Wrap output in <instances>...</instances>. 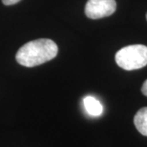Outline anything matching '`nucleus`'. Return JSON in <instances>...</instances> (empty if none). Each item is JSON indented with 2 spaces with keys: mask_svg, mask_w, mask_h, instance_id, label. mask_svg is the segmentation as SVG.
<instances>
[{
  "mask_svg": "<svg viewBox=\"0 0 147 147\" xmlns=\"http://www.w3.org/2000/svg\"><path fill=\"white\" fill-rule=\"evenodd\" d=\"M21 0H2L3 3L4 5L9 6V5H13V4H16L17 3H19Z\"/></svg>",
  "mask_w": 147,
  "mask_h": 147,
  "instance_id": "nucleus-6",
  "label": "nucleus"
},
{
  "mask_svg": "<svg viewBox=\"0 0 147 147\" xmlns=\"http://www.w3.org/2000/svg\"><path fill=\"white\" fill-rule=\"evenodd\" d=\"M115 10V0H88L85 6L86 16L94 20L110 16Z\"/></svg>",
  "mask_w": 147,
  "mask_h": 147,
  "instance_id": "nucleus-3",
  "label": "nucleus"
},
{
  "mask_svg": "<svg viewBox=\"0 0 147 147\" xmlns=\"http://www.w3.org/2000/svg\"><path fill=\"white\" fill-rule=\"evenodd\" d=\"M115 61L119 67L126 70L143 68L147 65V47L135 44L123 47L116 53Z\"/></svg>",
  "mask_w": 147,
  "mask_h": 147,
  "instance_id": "nucleus-2",
  "label": "nucleus"
},
{
  "mask_svg": "<svg viewBox=\"0 0 147 147\" xmlns=\"http://www.w3.org/2000/svg\"><path fill=\"white\" fill-rule=\"evenodd\" d=\"M134 124L137 131L147 137V107H143L134 116Z\"/></svg>",
  "mask_w": 147,
  "mask_h": 147,
  "instance_id": "nucleus-5",
  "label": "nucleus"
},
{
  "mask_svg": "<svg viewBox=\"0 0 147 147\" xmlns=\"http://www.w3.org/2000/svg\"><path fill=\"white\" fill-rule=\"evenodd\" d=\"M146 19H147V13H146Z\"/></svg>",
  "mask_w": 147,
  "mask_h": 147,
  "instance_id": "nucleus-8",
  "label": "nucleus"
},
{
  "mask_svg": "<svg viewBox=\"0 0 147 147\" xmlns=\"http://www.w3.org/2000/svg\"><path fill=\"white\" fill-rule=\"evenodd\" d=\"M142 92L143 94L147 96V79L144 82V84L142 87Z\"/></svg>",
  "mask_w": 147,
  "mask_h": 147,
  "instance_id": "nucleus-7",
  "label": "nucleus"
},
{
  "mask_svg": "<svg viewBox=\"0 0 147 147\" xmlns=\"http://www.w3.org/2000/svg\"><path fill=\"white\" fill-rule=\"evenodd\" d=\"M57 53V45L53 40L40 38L23 45L16 53V60L23 66L34 67L53 60Z\"/></svg>",
  "mask_w": 147,
  "mask_h": 147,
  "instance_id": "nucleus-1",
  "label": "nucleus"
},
{
  "mask_svg": "<svg viewBox=\"0 0 147 147\" xmlns=\"http://www.w3.org/2000/svg\"><path fill=\"white\" fill-rule=\"evenodd\" d=\"M84 107L87 112L92 116H100L103 112V106L97 99L93 96H86L84 99Z\"/></svg>",
  "mask_w": 147,
  "mask_h": 147,
  "instance_id": "nucleus-4",
  "label": "nucleus"
}]
</instances>
